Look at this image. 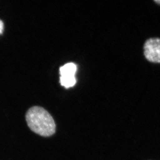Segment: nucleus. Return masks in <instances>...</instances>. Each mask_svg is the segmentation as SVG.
I'll use <instances>...</instances> for the list:
<instances>
[{"instance_id": "nucleus-2", "label": "nucleus", "mask_w": 160, "mask_h": 160, "mask_svg": "<svg viewBox=\"0 0 160 160\" xmlns=\"http://www.w3.org/2000/svg\"><path fill=\"white\" fill-rule=\"evenodd\" d=\"M77 67L74 63H68L60 68V83L66 88L74 86L76 82L75 73Z\"/></svg>"}, {"instance_id": "nucleus-3", "label": "nucleus", "mask_w": 160, "mask_h": 160, "mask_svg": "<svg viewBox=\"0 0 160 160\" xmlns=\"http://www.w3.org/2000/svg\"><path fill=\"white\" fill-rule=\"evenodd\" d=\"M144 54L148 61L153 63H160V38H150L144 45Z\"/></svg>"}, {"instance_id": "nucleus-4", "label": "nucleus", "mask_w": 160, "mask_h": 160, "mask_svg": "<svg viewBox=\"0 0 160 160\" xmlns=\"http://www.w3.org/2000/svg\"><path fill=\"white\" fill-rule=\"evenodd\" d=\"M4 30V23L1 20H0V34L3 33Z\"/></svg>"}, {"instance_id": "nucleus-1", "label": "nucleus", "mask_w": 160, "mask_h": 160, "mask_svg": "<svg viewBox=\"0 0 160 160\" xmlns=\"http://www.w3.org/2000/svg\"><path fill=\"white\" fill-rule=\"evenodd\" d=\"M28 125L32 131L42 137H49L56 132V125L52 117L39 106H33L26 115Z\"/></svg>"}, {"instance_id": "nucleus-5", "label": "nucleus", "mask_w": 160, "mask_h": 160, "mask_svg": "<svg viewBox=\"0 0 160 160\" xmlns=\"http://www.w3.org/2000/svg\"><path fill=\"white\" fill-rule=\"evenodd\" d=\"M155 2H157V3H159L160 4V1H155Z\"/></svg>"}]
</instances>
